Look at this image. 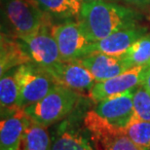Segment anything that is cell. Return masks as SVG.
Masks as SVG:
<instances>
[{
	"instance_id": "2e32d148",
	"label": "cell",
	"mask_w": 150,
	"mask_h": 150,
	"mask_svg": "<svg viewBox=\"0 0 150 150\" xmlns=\"http://www.w3.org/2000/svg\"><path fill=\"white\" fill-rule=\"evenodd\" d=\"M52 137L47 126L34 121L28 116L19 150H50Z\"/></svg>"
},
{
	"instance_id": "8fae6325",
	"label": "cell",
	"mask_w": 150,
	"mask_h": 150,
	"mask_svg": "<svg viewBox=\"0 0 150 150\" xmlns=\"http://www.w3.org/2000/svg\"><path fill=\"white\" fill-rule=\"evenodd\" d=\"M49 72L59 85L82 94L90 93L97 83L92 73L79 61L61 62Z\"/></svg>"
},
{
	"instance_id": "6da1fadb",
	"label": "cell",
	"mask_w": 150,
	"mask_h": 150,
	"mask_svg": "<svg viewBox=\"0 0 150 150\" xmlns=\"http://www.w3.org/2000/svg\"><path fill=\"white\" fill-rule=\"evenodd\" d=\"M140 15L134 9L111 1L90 0L82 3L76 19L90 42H96L114 32L137 23Z\"/></svg>"
},
{
	"instance_id": "7402d4cb",
	"label": "cell",
	"mask_w": 150,
	"mask_h": 150,
	"mask_svg": "<svg viewBox=\"0 0 150 150\" xmlns=\"http://www.w3.org/2000/svg\"><path fill=\"white\" fill-rule=\"evenodd\" d=\"M123 1L139 8H144L150 5V0H123Z\"/></svg>"
},
{
	"instance_id": "d6986e66",
	"label": "cell",
	"mask_w": 150,
	"mask_h": 150,
	"mask_svg": "<svg viewBox=\"0 0 150 150\" xmlns=\"http://www.w3.org/2000/svg\"><path fill=\"white\" fill-rule=\"evenodd\" d=\"M122 57L130 68L150 64V33L137 39Z\"/></svg>"
},
{
	"instance_id": "ba28073f",
	"label": "cell",
	"mask_w": 150,
	"mask_h": 150,
	"mask_svg": "<svg viewBox=\"0 0 150 150\" xmlns=\"http://www.w3.org/2000/svg\"><path fill=\"white\" fill-rule=\"evenodd\" d=\"M50 150H96L84 123L68 117L54 129Z\"/></svg>"
},
{
	"instance_id": "30bf717a",
	"label": "cell",
	"mask_w": 150,
	"mask_h": 150,
	"mask_svg": "<svg viewBox=\"0 0 150 150\" xmlns=\"http://www.w3.org/2000/svg\"><path fill=\"white\" fill-rule=\"evenodd\" d=\"M134 90L101 100L93 110L114 127L124 129L134 116Z\"/></svg>"
},
{
	"instance_id": "cb8c5ba5",
	"label": "cell",
	"mask_w": 150,
	"mask_h": 150,
	"mask_svg": "<svg viewBox=\"0 0 150 150\" xmlns=\"http://www.w3.org/2000/svg\"><path fill=\"white\" fill-rule=\"evenodd\" d=\"M98 1H111V2H115V1H119V0H98Z\"/></svg>"
},
{
	"instance_id": "9c48e42d",
	"label": "cell",
	"mask_w": 150,
	"mask_h": 150,
	"mask_svg": "<svg viewBox=\"0 0 150 150\" xmlns=\"http://www.w3.org/2000/svg\"><path fill=\"white\" fill-rule=\"evenodd\" d=\"M147 65L133 67L110 79L97 82L89 93L90 98L95 103H100L108 98L134 90L142 84Z\"/></svg>"
},
{
	"instance_id": "277c9868",
	"label": "cell",
	"mask_w": 150,
	"mask_h": 150,
	"mask_svg": "<svg viewBox=\"0 0 150 150\" xmlns=\"http://www.w3.org/2000/svg\"><path fill=\"white\" fill-rule=\"evenodd\" d=\"M16 78L19 85L18 106L23 109L44 98L59 84L47 69L33 62L16 67Z\"/></svg>"
},
{
	"instance_id": "52a82bcc",
	"label": "cell",
	"mask_w": 150,
	"mask_h": 150,
	"mask_svg": "<svg viewBox=\"0 0 150 150\" xmlns=\"http://www.w3.org/2000/svg\"><path fill=\"white\" fill-rule=\"evenodd\" d=\"M62 62L78 61L90 55L91 43L81 30L77 21L67 20L52 26Z\"/></svg>"
},
{
	"instance_id": "ffe728a7",
	"label": "cell",
	"mask_w": 150,
	"mask_h": 150,
	"mask_svg": "<svg viewBox=\"0 0 150 150\" xmlns=\"http://www.w3.org/2000/svg\"><path fill=\"white\" fill-rule=\"evenodd\" d=\"M125 133L133 142L142 149L150 148V121H143L136 116L124 128Z\"/></svg>"
},
{
	"instance_id": "8992f818",
	"label": "cell",
	"mask_w": 150,
	"mask_h": 150,
	"mask_svg": "<svg viewBox=\"0 0 150 150\" xmlns=\"http://www.w3.org/2000/svg\"><path fill=\"white\" fill-rule=\"evenodd\" d=\"M53 25L43 26L34 33L19 38L22 40L31 62L48 71L62 62L58 44L52 34Z\"/></svg>"
},
{
	"instance_id": "5bb4252c",
	"label": "cell",
	"mask_w": 150,
	"mask_h": 150,
	"mask_svg": "<svg viewBox=\"0 0 150 150\" xmlns=\"http://www.w3.org/2000/svg\"><path fill=\"white\" fill-rule=\"evenodd\" d=\"M78 61L92 73L97 82L110 79L131 69L122 56L93 53Z\"/></svg>"
},
{
	"instance_id": "484cf974",
	"label": "cell",
	"mask_w": 150,
	"mask_h": 150,
	"mask_svg": "<svg viewBox=\"0 0 150 150\" xmlns=\"http://www.w3.org/2000/svg\"><path fill=\"white\" fill-rule=\"evenodd\" d=\"M148 150H150V148H149V149H148Z\"/></svg>"
},
{
	"instance_id": "4fadbf2b",
	"label": "cell",
	"mask_w": 150,
	"mask_h": 150,
	"mask_svg": "<svg viewBox=\"0 0 150 150\" xmlns=\"http://www.w3.org/2000/svg\"><path fill=\"white\" fill-rule=\"evenodd\" d=\"M28 115L23 108L1 110L0 148L1 150H19Z\"/></svg>"
},
{
	"instance_id": "5b68a950",
	"label": "cell",
	"mask_w": 150,
	"mask_h": 150,
	"mask_svg": "<svg viewBox=\"0 0 150 150\" xmlns=\"http://www.w3.org/2000/svg\"><path fill=\"white\" fill-rule=\"evenodd\" d=\"M83 123L96 150H144L127 136L124 129L114 127L93 109L84 114Z\"/></svg>"
},
{
	"instance_id": "9a60e30c",
	"label": "cell",
	"mask_w": 150,
	"mask_h": 150,
	"mask_svg": "<svg viewBox=\"0 0 150 150\" xmlns=\"http://www.w3.org/2000/svg\"><path fill=\"white\" fill-rule=\"evenodd\" d=\"M1 55H0V69L1 75L25 64L31 62L21 39L14 38L1 33Z\"/></svg>"
},
{
	"instance_id": "603a6c76",
	"label": "cell",
	"mask_w": 150,
	"mask_h": 150,
	"mask_svg": "<svg viewBox=\"0 0 150 150\" xmlns=\"http://www.w3.org/2000/svg\"><path fill=\"white\" fill-rule=\"evenodd\" d=\"M142 85L145 87V89L150 93V64L147 65V68L145 70V73L143 75Z\"/></svg>"
},
{
	"instance_id": "7c38bea8",
	"label": "cell",
	"mask_w": 150,
	"mask_h": 150,
	"mask_svg": "<svg viewBox=\"0 0 150 150\" xmlns=\"http://www.w3.org/2000/svg\"><path fill=\"white\" fill-rule=\"evenodd\" d=\"M146 33L147 28L139 23L127 26L101 40L92 42L90 55L93 53H101L110 56H122L137 39Z\"/></svg>"
},
{
	"instance_id": "3957f363",
	"label": "cell",
	"mask_w": 150,
	"mask_h": 150,
	"mask_svg": "<svg viewBox=\"0 0 150 150\" xmlns=\"http://www.w3.org/2000/svg\"><path fill=\"white\" fill-rule=\"evenodd\" d=\"M79 100V93L58 84L44 98L25 110L34 121L49 127L70 116Z\"/></svg>"
},
{
	"instance_id": "7a4b0ae2",
	"label": "cell",
	"mask_w": 150,
	"mask_h": 150,
	"mask_svg": "<svg viewBox=\"0 0 150 150\" xmlns=\"http://www.w3.org/2000/svg\"><path fill=\"white\" fill-rule=\"evenodd\" d=\"M1 33L21 38L53 25V18L34 0H2Z\"/></svg>"
},
{
	"instance_id": "d4e9b609",
	"label": "cell",
	"mask_w": 150,
	"mask_h": 150,
	"mask_svg": "<svg viewBox=\"0 0 150 150\" xmlns=\"http://www.w3.org/2000/svg\"><path fill=\"white\" fill-rule=\"evenodd\" d=\"M80 3H84V2H86V1H90V0H78Z\"/></svg>"
},
{
	"instance_id": "44dd1931",
	"label": "cell",
	"mask_w": 150,
	"mask_h": 150,
	"mask_svg": "<svg viewBox=\"0 0 150 150\" xmlns=\"http://www.w3.org/2000/svg\"><path fill=\"white\" fill-rule=\"evenodd\" d=\"M134 116L143 121H150V93L142 84L134 90Z\"/></svg>"
},
{
	"instance_id": "e0dca14e",
	"label": "cell",
	"mask_w": 150,
	"mask_h": 150,
	"mask_svg": "<svg viewBox=\"0 0 150 150\" xmlns=\"http://www.w3.org/2000/svg\"><path fill=\"white\" fill-rule=\"evenodd\" d=\"M40 8L53 19L74 20L80 14L81 6L78 0H34Z\"/></svg>"
},
{
	"instance_id": "ac0fdd59",
	"label": "cell",
	"mask_w": 150,
	"mask_h": 150,
	"mask_svg": "<svg viewBox=\"0 0 150 150\" xmlns=\"http://www.w3.org/2000/svg\"><path fill=\"white\" fill-rule=\"evenodd\" d=\"M18 100H19V85L16 78V68H13L1 75V80H0L1 110L18 108L19 107Z\"/></svg>"
}]
</instances>
